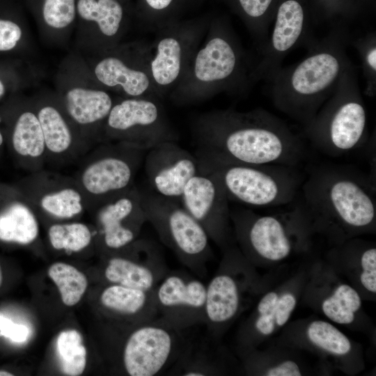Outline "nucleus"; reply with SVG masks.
<instances>
[{"label": "nucleus", "instance_id": "nucleus-42", "mask_svg": "<svg viewBox=\"0 0 376 376\" xmlns=\"http://www.w3.org/2000/svg\"><path fill=\"white\" fill-rule=\"evenodd\" d=\"M173 0H146L147 4L152 9L160 10L166 8Z\"/></svg>", "mask_w": 376, "mask_h": 376}, {"label": "nucleus", "instance_id": "nucleus-32", "mask_svg": "<svg viewBox=\"0 0 376 376\" xmlns=\"http://www.w3.org/2000/svg\"><path fill=\"white\" fill-rule=\"evenodd\" d=\"M361 306V299L358 292L347 284H340L323 300L322 311L331 321L347 324L354 321L355 313Z\"/></svg>", "mask_w": 376, "mask_h": 376}, {"label": "nucleus", "instance_id": "nucleus-2", "mask_svg": "<svg viewBox=\"0 0 376 376\" xmlns=\"http://www.w3.org/2000/svg\"><path fill=\"white\" fill-rule=\"evenodd\" d=\"M300 192L313 230L336 242L375 230V183L370 177L323 164L311 169Z\"/></svg>", "mask_w": 376, "mask_h": 376}, {"label": "nucleus", "instance_id": "nucleus-29", "mask_svg": "<svg viewBox=\"0 0 376 376\" xmlns=\"http://www.w3.org/2000/svg\"><path fill=\"white\" fill-rule=\"evenodd\" d=\"M166 373L172 375L207 376L219 375L220 370L204 345L187 342Z\"/></svg>", "mask_w": 376, "mask_h": 376}, {"label": "nucleus", "instance_id": "nucleus-39", "mask_svg": "<svg viewBox=\"0 0 376 376\" xmlns=\"http://www.w3.org/2000/svg\"><path fill=\"white\" fill-rule=\"evenodd\" d=\"M29 334V330L26 326L14 323L0 315V336H6L15 342L22 343L26 340Z\"/></svg>", "mask_w": 376, "mask_h": 376}, {"label": "nucleus", "instance_id": "nucleus-1", "mask_svg": "<svg viewBox=\"0 0 376 376\" xmlns=\"http://www.w3.org/2000/svg\"><path fill=\"white\" fill-rule=\"evenodd\" d=\"M200 169L221 164L297 166L304 161V143L281 118L263 109H233L201 116L195 130Z\"/></svg>", "mask_w": 376, "mask_h": 376}, {"label": "nucleus", "instance_id": "nucleus-21", "mask_svg": "<svg viewBox=\"0 0 376 376\" xmlns=\"http://www.w3.org/2000/svg\"><path fill=\"white\" fill-rule=\"evenodd\" d=\"M39 233V218L28 200L13 182L0 181V242L31 245Z\"/></svg>", "mask_w": 376, "mask_h": 376}, {"label": "nucleus", "instance_id": "nucleus-35", "mask_svg": "<svg viewBox=\"0 0 376 376\" xmlns=\"http://www.w3.org/2000/svg\"><path fill=\"white\" fill-rule=\"evenodd\" d=\"M375 34L370 33L355 42L361 62L366 85L364 93L373 96L376 88V40Z\"/></svg>", "mask_w": 376, "mask_h": 376}, {"label": "nucleus", "instance_id": "nucleus-40", "mask_svg": "<svg viewBox=\"0 0 376 376\" xmlns=\"http://www.w3.org/2000/svg\"><path fill=\"white\" fill-rule=\"evenodd\" d=\"M244 13L255 21H263L274 0H238Z\"/></svg>", "mask_w": 376, "mask_h": 376}, {"label": "nucleus", "instance_id": "nucleus-5", "mask_svg": "<svg viewBox=\"0 0 376 376\" xmlns=\"http://www.w3.org/2000/svg\"><path fill=\"white\" fill-rule=\"evenodd\" d=\"M234 237L250 262L256 258L277 262L307 245L313 230L301 201L290 211L260 215L246 209L230 210Z\"/></svg>", "mask_w": 376, "mask_h": 376}, {"label": "nucleus", "instance_id": "nucleus-45", "mask_svg": "<svg viewBox=\"0 0 376 376\" xmlns=\"http://www.w3.org/2000/svg\"><path fill=\"white\" fill-rule=\"evenodd\" d=\"M12 375H13L8 371L0 370V376H12Z\"/></svg>", "mask_w": 376, "mask_h": 376}, {"label": "nucleus", "instance_id": "nucleus-13", "mask_svg": "<svg viewBox=\"0 0 376 376\" xmlns=\"http://www.w3.org/2000/svg\"><path fill=\"white\" fill-rule=\"evenodd\" d=\"M224 187L212 171L199 172L187 183L180 203L219 247L229 246L234 236Z\"/></svg>", "mask_w": 376, "mask_h": 376}, {"label": "nucleus", "instance_id": "nucleus-37", "mask_svg": "<svg viewBox=\"0 0 376 376\" xmlns=\"http://www.w3.org/2000/svg\"><path fill=\"white\" fill-rule=\"evenodd\" d=\"M22 37V29L16 23L0 19V51L13 49Z\"/></svg>", "mask_w": 376, "mask_h": 376}, {"label": "nucleus", "instance_id": "nucleus-25", "mask_svg": "<svg viewBox=\"0 0 376 376\" xmlns=\"http://www.w3.org/2000/svg\"><path fill=\"white\" fill-rule=\"evenodd\" d=\"M95 75L104 85L120 86L132 97H143L150 90L152 81L148 72L130 68L121 59L112 56L101 60L96 65Z\"/></svg>", "mask_w": 376, "mask_h": 376}, {"label": "nucleus", "instance_id": "nucleus-41", "mask_svg": "<svg viewBox=\"0 0 376 376\" xmlns=\"http://www.w3.org/2000/svg\"><path fill=\"white\" fill-rule=\"evenodd\" d=\"M267 376H299L301 372L293 361H285L268 369L264 374Z\"/></svg>", "mask_w": 376, "mask_h": 376}, {"label": "nucleus", "instance_id": "nucleus-24", "mask_svg": "<svg viewBox=\"0 0 376 376\" xmlns=\"http://www.w3.org/2000/svg\"><path fill=\"white\" fill-rule=\"evenodd\" d=\"M100 302L108 313L129 320L132 324L150 321L158 317L155 289L143 290L109 283L102 290Z\"/></svg>", "mask_w": 376, "mask_h": 376}, {"label": "nucleus", "instance_id": "nucleus-18", "mask_svg": "<svg viewBox=\"0 0 376 376\" xmlns=\"http://www.w3.org/2000/svg\"><path fill=\"white\" fill-rule=\"evenodd\" d=\"M143 162L147 179L154 191L178 201L187 183L199 173L196 157L173 141L149 149Z\"/></svg>", "mask_w": 376, "mask_h": 376}, {"label": "nucleus", "instance_id": "nucleus-34", "mask_svg": "<svg viewBox=\"0 0 376 376\" xmlns=\"http://www.w3.org/2000/svg\"><path fill=\"white\" fill-rule=\"evenodd\" d=\"M40 13L49 26L61 29L68 26L76 16V0H41Z\"/></svg>", "mask_w": 376, "mask_h": 376}, {"label": "nucleus", "instance_id": "nucleus-17", "mask_svg": "<svg viewBox=\"0 0 376 376\" xmlns=\"http://www.w3.org/2000/svg\"><path fill=\"white\" fill-rule=\"evenodd\" d=\"M306 15L297 0H285L278 7L271 35L261 45L253 72L255 79L268 81L281 68L284 57L306 39Z\"/></svg>", "mask_w": 376, "mask_h": 376}, {"label": "nucleus", "instance_id": "nucleus-15", "mask_svg": "<svg viewBox=\"0 0 376 376\" xmlns=\"http://www.w3.org/2000/svg\"><path fill=\"white\" fill-rule=\"evenodd\" d=\"M158 316L183 331L204 324L206 284L185 271H171L155 288Z\"/></svg>", "mask_w": 376, "mask_h": 376}, {"label": "nucleus", "instance_id": "nucleus-7", "mask_svg": "<svg viewBox=\"0 0 376 376\" xmlns=\"http://www.w3.org/2000/svg\"><path fill=\"white\" fill-rule=\"evenodd\" d=\"M140 193L147 221L153 226L162 242L193 274L205 278L212 253L210 239L203 227L180 201L155 191L140 189Z\"/></svg>", "mask_w": 376, "mask_h": 376}, {"label": "nucleus", "instance_id": "nucleus-16", "mask_svg": "<svg viewBox=\"0 0 376 376\" xmlns=\"http://www.w3.org/2000/svg\"><path fill=\"white\" fill-rule=\"evenodd\" d=\"M93 214L95 237L107 252L123 248L136 240L147 221L140 189L136 185L98 207Z\"/></svg>", "mask_w": 376, "mask_h": 376}, {"label": "nucleus", "instance_id": "nucleus-8", "mask_svg": "<svg viewBox=\"0 0 376 376\" xmlns=\"http://www.w3.org/2000/svg\"><path fill=\"white\" fill-rule=\"evenodd\" d=\"M208 171L218 174L228 200L256 207L294 203L304 180L297 166L280 164H221L199 172Z\"/></svg>", "mask_w": 376, "mask_h": 376}, {"label": "nucleus", "instance_id": "nucleus-46", "mask_svg": "<svg viewBox=\"0 0 376 376\" xmlns=\"http://www.w3.org/2000/svg\"><path fill=\"white\" fill-rule=\"evenodd\" d=\"M1 283H2V271H1V264H0V286L1 285Z\"/></svg>", "mask_w": 376, "mask_h": 376}, {"label": "nucleus", "instance_id": "nucleus-6", "mask_svg": "<svg viewBox=\"0 0 376 376\" xmlns=\"http://www.w3.org/2000/svg\"><path fill=\"white\" fill-rule=\"evenodd\" d=\"M147 150L121 142H102L75 164L72 176L83 194L86 211L93 213L106 202L127 191Z\"/></svg>", "mask_w": 376, "mask_h": 376}, {"label": "nucleus", "instance_id": "nucleus-36", "mask_svg": "<svg viewBox=\"0 0 376 376\" xmlns=\"http://www.w3.org/2000/svg\"><path fill=\"white\" fill-rule=\"evenodd\" d=\"M361 272L360 282L368 291L376 292V249L373 246L366 249L360 257Z\"/></svg>", "mask_w": 376, "mask_h": 376}, {"label": "nucleus", "instance_id": "nucleus-44", "mask_svg": "<svg viewBox=\"0 0 376 376\" xmlns=\"http://www.w3.org/2000/svg\"><path fill=\"white\" fill-rule=\"evenodd\" d=\"M4 93H5V88H4V86H3V83L0 80V99L4 95Z\"/></svg>", "mask_w": 376, "mask_h": 376}, {"label": "nucleus", "instance_id": "nucleus-12", "mask_svg": "<svg viewBox=\"0 0 376 376\" xmlns=\"http://www.w3.org/2000/svg\"><path fill=\"white\" fill-rule=\"evenodd\" d=\"M13 184L39 219L50 223L76 220L86 211L83 194L72 175L44 168L27 173Z\"/></svg>", "mask_w": 376, "mask_h": 376}, {"label": "nucleus", "instance_id": "nucleus-27", "mask_svg": "<svg viewBox=\"0 0 376 376\" xmlns=\"http://www.w3.org/2000/svg\"><path fill=\"white\" fill-rule=\"evenodd\" d=\"M50 246L68 253H79L93 244L95 230L76 220L51 222L47 231Z\"/></svg>", "mask_w": 376, "mask_h": 376}, {"label": "nucleus", "instance_id": "nucleus-33", "mask_svg": "<svg viewBox=\"0 0 376 376\" xmlns=\"http://www.w3.org/2000/svg\"><path fill=\"white\" fill-rule=\"evenodd\" d=\"M308 340L317 347L337 356L348 354L352 348L349 338L331 323L315 320L306 330Z\"/></svg>", "mask_w": 376, "mask_h": 376}, {"label": "nucleus", "instance_id": "nucleus-3", "mask_svg": "<svg viewBox=\"0 0 376 376\" xmlns=\"http://www.w3.org/2000/svg\"><path fill=\"white\" fill-rule=\"evenodd\" d=\"M345 30H331L313 42L307 56L297 64L281 68L268 81L276 109L304 126L316 115L352 64L347 57Z\"/></svg>", "mask_w": 376, "mask_h": 376}, {"label": "nucleus", "instance_id": "nucleus-26", "mask_svg": "<svg viewBox=\"0 0 376 376\" xmlns=\"http://www.w3.org/2000/svg\"><path fill=\"white\" fill-rule=\"evenodd\" d=\"M184 46L173 36L162 38L149 64L151 80L159 86H169L179 77L183 64Z\"/></svg>", "mask_w": 376, "mask_h": 376}, {"label": "nucleus", "instance_id": "nucleus-30", "mask_svg": "<svg viewBox=\"0 0 376 376\" xmlns=\"http://www.w3.org/2000/svg\"><path fill=\"white\" fill-rule=\"evenodd\" d=\"M47 273L65 305L72 306L81 300L88 287L87 279L81 272L71 265L57 262L49 267Z\"/></svg>", "mask_w": 376, "mask_h": 376}, {"label": "nucleus", "instance_id": "nucleus-19", "mask_svg": "<svg viewBox=\"0 0 376 376\" xmlns=\"http://www.w3.org/2000/svg\"><path fill=\"white\" fill-rule=\"evenodd\" d=\"M36 111L44 136L49 169L58 170L75 165L90 150L63 107L43 102Z\"/></svg>", "mask_w": 376, "mask_h": 376}, {"label": "nucleus", "instance_id": "nucleus-43", "mask_svg": "<svg viewBox=\"0 0 376 376\" xmlns=\"http://www.w3.org/2000/svg\"><path fill=\"white\" fill-rule=\"evenodd\" d=\"M6 145L5 134L0 130V155L3 150V147Z\"/></svg>", "mask_w": 376, "mask_h": 376}, {"label": "nucleus", "instance_id": "nucleus-4", "mask_svg": "<svg viewBox=\"0 0 376 376\" xmlns=\"http://www.w3.org/2000/svg\"><path fill=\"white\" fill-rule=\"evenodd\" d=\"M367 112L352 65L314 118L304 126L313 148L330 157H339L360 146L367 134Z\"/></svg>", "mask_w": 376, "mask_h": 376}, {"label": "nucleus", "instance_id": "nucleus-14", "mask_svg": "<svg viewBox=\"0 0 376 376\" xmlns=\"http://www.w3.org/2000/svg\"><path fill=\"white\" fill-rule=\"evenodd\" d=\"M107 253L103 274L109 283L152 290L170 272L162 249L152 240L136 239Z\"/></svg>", "mask_w": 376, "mask_h": 376}, {"label": "nucleus", "instance_id": "nucleus-38", "mask_svg": "<svg viewBox=\"0 0 376 376\" xmlns=\"http://www.w3.org/2000/svg\"><path fill=\"white\" fill-rule=\"evenodd\" d=\"M296 303V297L292 293L284 292L279 295L274 314L276 327H282L288 321Z\"/></svg>", "mask_w": 376, "mask_h": 376}, {"label": "nucleus", "instance_id": "nucleus-9", "mask_svg": "<svg viewBox=\"0 0 376 376\" xmlns=\"http://www.w3.org/2000/svg\"><path fill=\"white\" fill-rule=\"evenodd\" d=\"M125 339L121 361L130 376H154L166 373L187 341L160 317L132 325Z\"/></svg>", "mask_w": 376, "mask_h": 376}, {"label": "nucleus", "instance_id": "nucleus-31", "mask_svg": "<svg viewBox=\"0 0 376 376\" xmlns=\"http://www.w3.org/2000/svg\"><path fill=\"white\" fill-rule=\"evenodd\" d=\"M56 348L62 372L70 376L83 373L86 366V349L81 335L75 329L61 331L56 341Z\"/></svg>", "mask_w": 376, "mask_h": 376}, {"label": "nucleus", "instance_id": "nucleus-11", "mask_svg": "<svg viewBox=\"0 0 376 376\" xmlns=\"http://www.w3.org/2000/svg\"><path fill=\"white\" fill-rule=\"evenodd\" d=\"M176 140L160 105L148 97H131L113 103L104 125V142H121L147 151Z\"/></svg>", "mask_w": 376, "mask_h": 376}, {"label": "nucleus", "instance_id": "nucleus-28", "mask_svg": "<svg viewBox=\"0 0 376 376\" xmlns=\"http://www.w3.org/2000/svg\"><path fill=\"white\" fill-rule=\"evenodd\" d=\"M76 14L95 23L103 35L113 36L120 27L123 9L117 0H76Z\"/></svg>", "mask_w": 376, "mask_h": 376}, {"label": "nucleus", "instance_id": "nucleus-22", "mask_svg": "<svg viewBox=\"0 0 376 376\" xmlns=\"http://www.w3.org/2000/svg\"><path fill=\"white\" fill-rule=\"evenodd\" d=\"M5 139L15 167L27 173L45 168V141L36 109L25 108L18 112Z\"/></svg>", "mask_w": 376, "mask_h": 376}, {"label": "nucleus", "instance_id": "nucleus-20", "mask_svg": "<svg viewBox=\"0 0 376 376\" xmlns=\"http://www.w3.org/2000/svg\"><path fill=\"white\" fill-rule=\"evenodd\" d=\"M113 104L111 96L102 90L76 87L66 92L63 109L90 150L104 142V125Z\"/></svg>", "mask_w": 376, "mask_h": 376}, {"label": "nucleus", "instance_id": "nucleus-23", "mask_svg": "<svg viewBox=\"0 0 376 376\" xmlns=\"http://www.w3.org/2000/svg\"><path fill=\"white\" fill-rule=\"evenodd\" d=\"M241 66V54L234 42L228 36L219 33L197 52L193 72L201 83L226 84L237 77Z\"/></svg>", "mask_w": 376, "mask_h": 376}, {"label": "nucleus", "instance_id": "nucleus-10", "mask_svg": "<svg viewBox=\"0 0 376 376\" xmlns=\"http://www.w3.org/2000/svg\"><path fill=\"white\" fill-rule=\"evenodd\" d=\"M224 250L219 267L206 285L204 324L215 338L241 313L253 284L251 263L240 249L229 246Z\"/></svg>", "mask_w": 376, "mask_h": 376}]
</instances>
